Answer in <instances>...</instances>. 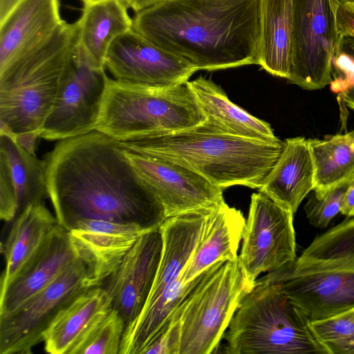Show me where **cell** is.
Listing matches in <instances>:
<instances>
[{
    "label": "cell",
    "instance_id": "6da1fadb",
    "mask_svg": "<svg viewBox=\"0 0 354 354\" xmlns=\"http://www.w3.org/2000/svg\"><path fill=\"white\" fill-rule=\"evenodd\" d=\"M45 160L48 196L67 230L83 219L158 229L164 207L121 142L94 130L59 140Z\"/></svg>",
    "mask_w": 354,
    "mask_h": 354
},
{
    "label": "cell",
    "instance_id": "7a4b0ae2",
    "mask_svg": "<svg viewBox=\"0 0 354 354\" xmlns=\"http://www.w3.org/2000/svg\"><path fill=\"white\" fill-rule=\"evenodd\" d=\"M261 0H165L136 12L132 28L198 70L259 64Z\"/></svg>",
    "mask_w": 354,
    "mask_h": 354
},
{
    "label": "cell",
    "instance_id": "3957f363",
    "mask_svg": "<svg viewBox=\"0 0 354 354\" xmlns=\"http://www.w3.org/2000/svg\"><path fill=\"white\" fill-rule=\"evenodd\" d=\"M120 142L129 151L187 167L223 189H259L284 145L281 140L263 142L223 133L205 123Z\"/></svg>",
    "mask_w": 354,
    "mask_h": 354
},
{
    "label": "cell",
    "instance_id": "277c9868",
    "mask_svg": "<svg viewBox=\"0 0 354 354\" xmlns=\"http://www.w3.org/2000/svg\"><path fill=\"white\" fill-rule=\"evenodd\" d=\"M77 44L76 22L0 69V131L38 133L50 114Z\"/></svg>",
    "mask_w": 354,
    "mask_h": 354
},
{
    "label": "cell",
    "instance_id": "5b68a950",
    "mask_svg": "<svg viewBox=\"0 0 354 354\" xmlns=\"http://www.w3.org/2000/svg\"><path fill=\"white\" fill-rule=\"evenodd\" d=\"M309 319L274 283L255 281L223 338L229 354H329Z\"/></svg>",
    "mask_w": 354,
    "mask_h": 354
},
{
    "label": "cell",
    "instance_id": "8992f818",
    "mask_svg": "<svg viewBox=\"0 0 354 354\" xmlns=\"http://www.w3.org/2000/svg\"><path fill=\"white\" fill-rule=\"evenodd\" d=\"M205 121L188 82L158 89L109 78L95 130L130 142L196 127Z\"/></svg>",
    "mask_w": 354,
    "mask_h": 354
},
{
    "label": "cell",
    "instance_id": "52a82bcc",
    "mask_svg": "<svg viewBox=\"0 0 354 354\" xmlns=\"http://www.w3.org/2000/svg\"><path fill=\"white\" fill-rule=\"evenodd\" d=\"M253 287L239 259L213 264L184 306L179 354L214 353L242 300Z\"/></svg>",
    "mask_w": 354,
    "mask_h": 354
},
{
    "label": "cell",
    "instance_id": "ba28073f",
    "mask_svg": "<svg viewBox=\"0 0 354 354\" xmlns=\"http://www.w3.org/2000/svg\"><path fill=\"white\" fill-rule=\"evenodd\" d=\"M292 50L289 82L317 90L333 80L340 51L334 0H292Z\"/></svg>",
    "mask_w": 354,
    "mask_h": 354
},
{
    "label": "cell",
    "instance_id": "9c48e42d",
    "mask_svg": "<svg viewBox=\"0 0 354 354\" xmlns=\"http://www.w3.org/2000/svg\"><path fill=\"white\" fill-rule=\"evenodd\" d=\"M95 287L84 263L75 259L51 283L13 313L0 317V354H30L57 314Z\"/></svg>",
    "mask_w": 354,
    "mask_h": 354
},
{
    "label": "cell",
    "instance_id": "30bf717a",
    "mask_svg": "<svg viewBox=\"0 0 354 354\" xmlns=\"http://www.w3.org/2000/svg\"><path fill=\"white\" fill-rule=\"evenodd\" d=\"M293 216L266 195L252 194L239 255L251 284L261 273L277 270L296 259Z\"/></svg>",
    "mask_w": 354,
    "mask_h": 354
},
{
    "label": "cell",
    "instance_id": "8fae6325",
    "mask_svg": "<svg viewBox=\"0 0 354 354\" xmlns=\"http://www.w3.org/2000/svg\"><path fill=\"white\" fill-rule=\"evenodd\" d=\"M109 77L89 66L77 50L40 137L61 140L95 130Z\"/></svg>",
    "mask_w": 354,
    "mask_h": 354
},
{
    "label": "cell",
    "instance_id": "7c38bea8",
    "mask_svg": "<svg viewBox=\"0 0 354 354\" xmlns=\"http://www.w3.org/2000/svg\"><path fill=\"white\" fill-rule=\"evenodd\" d=\"M126 153L161 201L167 218L209 213L225 203L223 189L187 167L127 149Z\"/></svg>",
    "mask_w": 354,
    "mask_h": 354
},
{
    "label": "cell",
    "instance_id": "4fadbf2b",
    "mask_svg": "<svg viewBox=\"0 0 354 354\" xmlns=\"http://www.w3.org/2000/svg\"><path fill=\"white\" fill-rule=\"evenodd\" d=\"M105 68L114 79L167 89L188 82L198 71L182 58L153 44L133 28L111 44Z\"/></svg>",
    "mask_w": 354,
    "mask_h": 354
},
{
    "label": "cell",
    "instance_id": "5bb4252c",
    "mask_svg": "<svg viewBox=\"0 0 354 354\" xmlns=\"http://www.w3.org/2000/svg\"><path fill=\"white\" fill-rule=\"evenodd\" d=\"M256 281L278 284L310 321L333 317L354 307V271L299 272L283 267Z\"/></svg>",
    "mask_w": 354,
    "mask_h": 354
},
{
    "label": "cell",
    "instance_id": "9a60e30c",
    "mask_svg": "<svg viewBox=\"0 0 354 354\" xmlns=\"http://www.w3.org/2000/svg\"><path fill=\"white\" fill-rule=\"evenodd\" d=\"M162 245L159 228L142 234L101 285L126 326L138 317L148 299L158 268Z\"/></svg>",
    "mask_w": 354,
    "mask_h": 354
},
{
    "label": "cell",
    "instance_id": "2e32d148",
    "mask_svg": "<svg viewBox=\"0 0 354 354\" xmlns=\"http://www.w3.org/2000/svg\"><path fill=\"white\" fill-rule=\"evenodd\" d=\"M68 231L77 258L86 265L93 284L100 286L138 239L151 230L134 223L83 219Z\"/></svg>",
    "mask_w": 354,
    "mask_h": 354
},
{
    "label": "cell",
    "instance_id": "e0dca14e",
    "mask_svg": "<svg viewBox=\"0 0 354 354\" xmlns=\"http://www.w3.org/2000/svg\"><path fill=\"white\" fill-rule=\"evenodd\" d=\"M48 196L45 160L30 154L12 133L0 131V218L12 222L28 205Z\"/></svg>",
    "mask_w": 354,
    "mask_h": 354
},
{
    "label": "cell",
    "instance_id": "ac0fdd59",
    "mask_svg": "<svg viewBox=\"0 0 354 354\" xmlns=\"http://www.w3.org/2000/svg\"><path fill=\"white\" fill-rule=\"evenodd\" d=\"M77 259L68 231L58 223L0 294V317L20 308L51 283Z\"/></svg>",
    "mask_w": 354,
    "mask_h": 354
},
{
    "label": "cell",
    "instance_id": "d6986e66",
    "mask_svg": "<svg viewBox=\"0 0 354 354\" xmlns=\"http://www.w3.org/2000/svg\"><path fill=\"white\" fill-rule=\"evenodd\" d=\"M64 22L58 0H19L0 21V69L44 41Z\"/></svg>",
    "mask_w": 354,
    "mask_h": 354
},
{
    "label": "cell",
    "instance_id": "ffe728a7",
    "mask_svg": "<svg viewBox=\"0 0 354 354\" xmlns=\"http://www.w3.org/2000/svg\"><path fill=\"white\" fill-rule=\"evenodd\" d=\"M112 308L111 299L101 286L81 293L57 314L44 333L45 351L73 354Z\"/></svg>",
    "mask_w": 354,
    "mask_h": 354
},
{
    "label": "cell",
    "instance_id": "44dd1931",
    "mask_svg": "<svg viewBox=\"0 0 354 354\" xmlns=\"http://www.w3.org/2000/svg\"><path fill=\"white\" fill-rule=\"evenodd\" d=\"M315 186V169L308 139L284 140L283 150L259 189L275 203L295 214Z\"/></svg>",
    "mask_w": 354,
    "mask_h": 354
},
{
    "label": "cell",
    "instance_id": "7402d4cb",
    "mask_svg": "<svg viewBox=\"0 0 354 354\" xmlns=\"http://www.w3.org/2000/svg\"><path fill=\"white\" fill-rule=\"evenodd\" d=\"M121 0H98L84 4L77 21V50L95 68H105L108 51L121 35L132 29L133 20Z\"/></svg>",
    "mask_w": 354,
    "mask_h": 354
},
{
    "label": "cell",
    "instance_id": "603a6c76",
    "mask_svg": "<svg viewBox=\"0 0 354 354\" xmlns=\"http://www.w3.org/2000/svg\"><path fill=\"white\" fill-rule=\"evenodd\" d=\"M245 222L239 209L225 203L209 212L200 241L182 276L183 281H190L217 262L237 260Z\"/></svg>",
    "mask_w": 354,
    "mask_h": 354
},
{
    "label": "cell",
    "instance_id": "cb8c5ba5",
    "mask_svg": "<svg viewBox=\"0 0 354 354\" xmlns=\"http://www.w3.org/2000/svg\"><path fill=\"white\" fill-rule=\"evenodd\" d=\"M208 213H192L167 218L160 226V260L147 300L159 295L180 278L200 241ZM183 279V278H182Z\"/></svg>",
    "mask_w": 354,
    "mask_h": 354
},
{
    "label": "cell",
    "instance_id": "d4e9b609",
    "mask_svg": "<svg viewBox=\"0 0 354 354\" xmlns=\"http://www.w3.org/2000/svg\"><path fill=\"white\" fill-rule=\"evenodd\" d=\"M188 84L204 113L205 124L223 133L263 142L279 139L270 125L231 102L221 88L199 77Z\"/></svg>",
    "mask_w": 354,
    "mask_h": 354
},
{
    "label": "cell",
    "instance_id": "484cf974",
    "mask_svg": "<svg viewBox=\"0 0 354 354\" xmlns=\"http://www.w3.org/2000/svg\"><path fill=\"white\" fill-rule=\"evenodd\" d=\"M57 224L55 215L49 211L44 201L28 205L16 216L1 245L6 263L0 281V294L33 257Z\"/></svg>",
    "mask_w": 354,
    "mask_h": 354
},
{
    "label": "cell",
    "instance_id": "4316f807",
    "mask_svg": "<svg viewBox=\"0 0 354 354\" xmlns=\"http://www.w3.org/2000/svg\"><path fill=\"white\" fill-rule=\"evenodd\" d=\"M260 61L272 75L288 79L292 66V0H261Z\"/></svg>",
    "mask_w": 354,
    "mask_h": 354
},
{
    "label": "cell",
    "instance_id": "83f0119b",
    "mask_svg": "<svg viewBox=\"0 0 354 354\" xmlns=\"http://www.w3.org/2000/svg\"><path fill=\"white\" fill-rule=\"evenodd\" d=\"M293 272L354 271V216L317 236L285 266Z\"/></svg>",
    "mask_w": 354,
    "mask_h": 354
},
{
    "label": "cell",
    "instance_id": "f1b7e54d",
    "mask_svg": "<svg viewBox=\"0 0 354 354\" xmlns=\"http://www.w3.org/2000/svg\"><path fill=\"white\" fill-rule=\"evenodd\" d=\"M308 142L315 169L313 191L322 193L354 177V131Z\"/></svg>",
    "mask_w": 354,
    "mask_h": 354
},
{
    "label": "cell",
    "instance_id": "f546056e",
    "mask_svg": "<svg viewBox=\"0 0 354 354\" xmlns=\"http://www.w3.org/2000/svg\"><path fill=\"white\" fill-rule=\"evenodd\" d=\"M310 324L329 354H354V307Z\"/></svg>",
    "mask_w": 354,
    "mask_h": 354
},
{
    "label": "cell",
    "instance_id": "4dcf8cb0",
    "mask_svg": "<svg viewBox=\"0 0 354 354\" xmlns=\"http://www.w3.org/2000/svg\"><path fill=\"white\" fill-rule=\"evenodd\" d=\"M125 327L123 318L112 308L73 354H119Z\"/></svg>",
    "mask_w": 354,
    "mask_h": 354
},
{
    "label": "cell",
    "instance_id": "1f68e13d",
    "mask_svg": "<svg viewBox=\"0 0 354 354\" xmlns=\"http://www.w3.org/2000/svg\"><path fill=\"white\" fill-rule=\"evenodd\" d=\"M353 178L322 193L312 191L304 207L310 224L315 227L324 229L340 213L345 192Z\"/></svg>",
    "mask_w": 354,
    "mask_h": 354
},
{
    "label": "cell",
    "instance_id": "d6a6232c",
    "mask_svg": "<svg viewBox=\"0 0 354 354\" xmlns=\"http://www.w3.org/2000/svg\"><path fill=\"white\" fill-rule=\"evenodd\" d=\"M187 299L162 326L142 354H179L181 337L180 317Z\"/></svg>",
    "mask_w": 354,
    "mask_h": 354
},
{
    "label": "cell",
    "instance_id": "836d02e7",
    "mask_svg": "<svg viewBox=\"0 0 354 354\" xmlns=\"http://www.w3.org/2000/svg\"><path fill=\"white\" fill-rule=\"evenodd\" d=\"M333 68L339 74L330 84L333 92L340 93L354 85V55L341 50L333 58Z\"/></svg>",
    "mask_w": 354,
    "mask_h": 354
},
{
    "label": "cell",
    "instance_id": "e575fe53",
    "mask_svg": "<svg viewBox=\"0 0 354 354\" xmlns=\"http://www.w3.org/2000/svg\"><path fill=\"white\" fill-rule=\"evenodd\" d=\"M338 39L342 47L344 39H354V2L339 3L334 0Z\"/></svg>",
    "mask_w": 354,
    "mask_h": 354
},
{
    "label": "cell",
    "instance_id": "d590c367",
    "mask_svg": "<svg viewBox=\"0 0 354 354\" xmlns=\"http://www.w3.org/2000/svg\"><path fill=\"white\" fill-rule=\"evenodd\" d=\"M340 213L348 217L354 216V178L345 192Z\"/></svg>",
    "mask_w": 354,
    "mask_h": 354
},
{
    "label": "cell",
    "instance_id": "8d00e7d4",
    "mask_svg": "<svg viewBox=\"0 0 354 354\" xmlns=\"http://www.w3.org/2000/svg\"><path fill=\"white\" fill-rule=\"evenodd\" d=\"M17 142L30 154L35 155L37 140L40 137L38 133H26L15 136Z\"/></svg>",
    "mask_w": 354,
    "mask_h": 354
},
{
    "label": "cell",
    "instance_id": "74e56055",
    "mask_svg": "<svg viewBox=\"0 0 354 354\" xmlns=\"http://www.w3.org/2000/svg\"><path fill=\"white\" fill-rule=\"evenodd\" d=\"M122 3L136 12L165 0H121Z\"/></svg>",
    "mask_w": 354,
    "mask_h": 354
},
{
    "label": "cell",
    "instance_id": "f35d334b",
    "mask_svg": "<svg viewBox=\"0 0 354 354\" xmlns=\"http://www.w3.org/2000/svg\"><path fill=\"white\" fill-rule=\"evenodd\" d=\"M344 102L351 109L354 110V85L348 87L339 93Z\"/></svg>",
    "mask_w": 354,
    "mask_h": 354
},
{
    "label": "cell",
    "instance_id": "ab89813d",
    "mask_svg": "<svg viewBox=\"0 0 354 354\" xmlns=\"http://www.w3.org/2000/svg\"><path fill=\"white\" fill-rule=\"evenodd\" d=\"M19 0H0V21L10 12Z\"/></svg>",
    "mask_w": 354,
    "mask_h": 354
},
{
    "label": "cell",
    "instance_id": "60d3db41",
    "mask_svg": "<svg viewBox=\"0 0 354 354\" xmlns=\"http://www.w3.org/2000/svg\"><path fill=\"white\" fill-rule=\"evenodd\" d=\"M97 1H98V0H82V1L84 2V4L93 3V2H95Z\"/></svg>",
    "mask_w": 354,
    "mask_h": 354
},
{
    "label": "cell",
    "instance_id": "b9f144b4",
    "mask_svg": "<svg viewBox=\"0 0 354 354\" xmlns=\"http://www.w3.org/2000/svg\"><path fill=\"white\" fill-rule=\"evenodd\" d=\"M339 3L354 2V0H337Z\"/></svg>",
    "mask_w": 354,
    "mask_h": 354
}]
</instances>
